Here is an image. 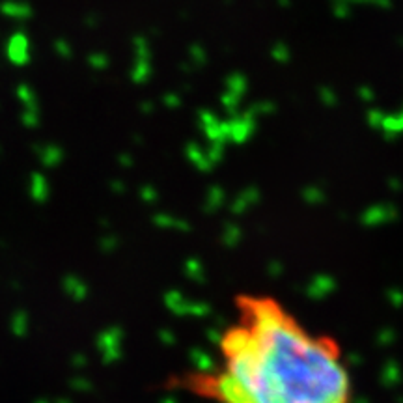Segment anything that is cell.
Here are the masks:
<instances>
[{
    "label": "cell",
    "mask_w": 403,
    "mask_h": 403,
    "mask_svg": "<svg viewBox=\"0 0 403 403\" xmlns=\"http://www.w3.org/2000/svg\"><path fill=\"white\" fill-rule=\"evenodd\" d=\"M219 342L221 363L183 387L215 403H351V379L334 338L310 333L271 295L241 293Z\"/></svg>",
    "instance_id": "6da1fadb"
}]
</instances>
